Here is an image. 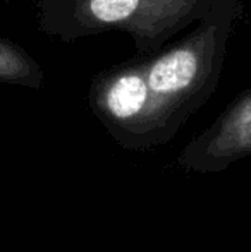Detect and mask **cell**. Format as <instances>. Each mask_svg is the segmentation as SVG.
Wrapping results in <instances>:
<instances>
[{
  "label": "cell",
  "mask_w": 251,
  "mask_h": 252,
  "mask_svg": "<svg viewBox=\"0 0 251 252\" xmlns=\"http://www.w3.org/2000/svg\"><path fill=\"white\" fill-rule=\"evenodd\" d=\"M251 156V90L234 98L182 148L178 165L193 173H222Z\"/></svg>",
  "instance_id": "4"
},
{
  "label": "cell",
  "mask_w": 251,
  "mask_h": 252,
  "mask_svg": "<svg viewBox=\"0 0 251 252\" xmlns=\"http://www.w3.org/2000/svg\"><path fill=\"white\" fill-rule=\"evenodd\" d=\"M218 0H40L38 28L61 41L121 31L151 55L194 26Z\"/></svg>",
  "instance_id": "2"
},
{
  "label": "cell",
  "mask_w": 251,
  "mask_h": 252,
  "mask_svg": "<svg viewBox=\"0 0 251 252\" xmlns=\"http://www.w3.org/2000/svg\"><path fill=\"white\" fill-rule=\"evenodd\" d=\"M45 83L43 67L19 43L0 36V84L41 90Z\"/></svg>",
  "instance_id": "5"
},
{
  "label": "cell",
  "mask_w": 251,
  "mask_h": 252,
  "mask_svg": "<svg viewBox=\"0 0 251 252\" xmlns=\"http://www.w3.org/2000/svg\"><path fill=\"white\" fill-rule=\"evenodd\" d=\"M148 55H136L91 79L88 105L108 136L127 151L151 150Z\"/></svg>",
  "instance_id": "3"
},
{
  "label": "cell",
  "mask_w": 251,
  "mask_h": 252,
  "mask_svg": "<svg viewBox=\"0 0 251 252\" xmlns=\"http://www.w3.org/2000/svg\"><path fill=\"white\" fill-rule=\"evenodd\" d=\"M239 0H218L188 34L148 55L151 150L171 143L220 84Z\"/></svg>",
  "instance_id": "1"
}]
</instances>
